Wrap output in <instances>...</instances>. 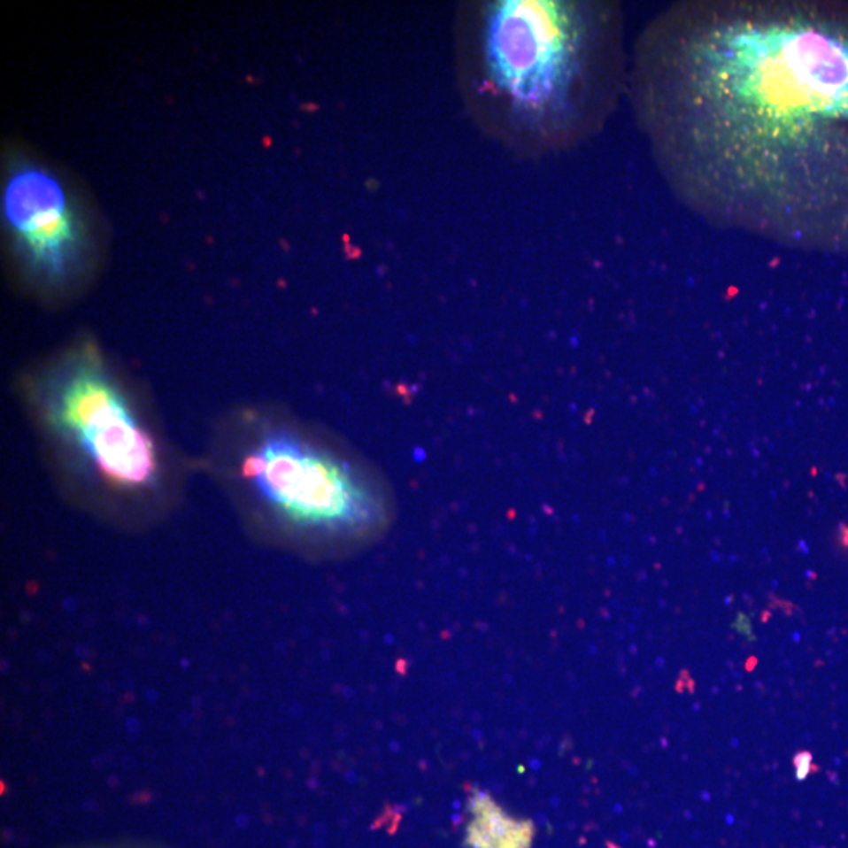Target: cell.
Masks as SVG:
<instances>
[{
  "mask_svg": "<svg viewBox=\"0 0 848 848\" xmlns=\"http://www.w3.org/2000/svg\"><path fill=\"white\" fill-rule=\"evenodd\" d=\"M633 112L667 188L716 227L848 247V12L682 0L630 54Z\"/></svg>",
  "mask_w": 848,
  "mask_h": 848,
  "instance_id": "obj_1",
  "label": "cell"
},
{
  "mask_svg": "<svg viewBox=\"0 0 848 848\" xmlns=\"http://www.w3.org/2000/svg\"><path fill=\"white\" fill-rule=\"evenodd\" d=\"M624 19L613 2L513 0L473 10L462 71L473 107L536 153L597 134L628 89Z\"/></svg>",
  "mask_w": 848,
  "mask_h": 848,
  "instance_id": "obj_2",
  "label": "cell"
},
{
  "mask_svg": "<svg viewBox=\"0 0 848 848\" xmlns=\"http://www.w3.org/2000/svg\"><path fill=\"white\" fill-rule=\"evenodd\" d=\"M243 474L285 520L304 528L358 531L381 503L348 462L289 434H272L243 462Z\"/></svg>",
  "mask_w": 848,
  "mask_h": 848,
  "instance_id": "obj_3",
  "label": "cell"
},
{
  "mask_svg": "<svg viewBox=\"0 0 848 848\" xmlns=\"http://www.w3.org/2000/svg\"><path fill=\"white\" fill-rule=\"evenodd\" d=\"M48 409L58 432L109 480L123 486L153 480V443L95 360L82 358L63 369L50 387Z\"/></svg>",
  "mask_w": 848,
  "mask_h": 848,
  "instance_id": "obj_4",
  "label": "cell"
},
{
  "mask_svg": "<svg viewBox=\"0 0 848 848\" xmlns=\"http://www.w3.org/2000/svg\"><path fill=\"white\" fill-rule=\"evenodd\" d=\"M4 214L32 269L49 279L66 275L82 247L81 222L54 174L26 167L8 178Z\"/></svg>",
  "mask_w": 848,
  "mask_h": 848,
  "instance_id": "obj_5",
  "label": "cell"
},
{
  "mask_svg": "<svg viewBox=\"0 0 848 848\" xmlns=\"http://www.w3.org/2000/svg\"><path fill=\"white\" fill-rule=\"evenodd\" d=\"M472 819L466 829V848H531L536 827L529 819L505 813L487 793H474L468 801Z\"/></svg>",
  "mask_w": 848,
  "mask_h": 848,
  "instance_id": "obj_6",
  "label": "cell"
},
{
  "mask_svg": "<svg viewBox=\"0 0 848 848\" xmlns=\"http://www.w3.org/2000/svg\"><path fill=\"white\" fill-rule=\"evenodd\" d=\"M793 768H795V778L798 781H805L809 778V775L819 772L817 764H813V756L811 752H798L792 759Z\"/></svg>",
  "mask_w": 848,
  "mask_h": 848,
  "instance_id": "obj_7",
  "label": "cell"
},
{
  "mask_svg": "<svg viewBox=\"0 0 848 848\" xmlns=\"http://www.w3.org/2000/svg\"><path fill=\"white\" fill-rule=\"evenodd\" d=\"M675 689L677 691H693L695 690V681L693 677L689 675V671H682L681 675L677 677V683H675Z\"/></svg>",
  "mask_w": 848,
  "mask_h": 848,
  "instance_id": "obj_8",
  "label": "cell"
},
{
  "mask_svg": "<svg viewBox=\"0 0 848 848\" xmlns=\"http://www.w3.org/2000/svg\"><path fill=\"white\" fill-rule=\"evenodd\" d=\"M836 543H837V549L848 555V523L839 525L836 533Z\"/></svg>",
  "mask_w": 848,
  "mask_h": 848,
  "instance_id": "obj_9",
  "label": "cell"
}]
</instances>
